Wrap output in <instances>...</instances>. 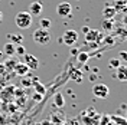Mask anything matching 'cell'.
Listing matches in <instances>:
<instances>
[{
    "instance_id": "obj_14",
    "label": "cell",
    "mask_w": 127,
    "mask_h": 125,
    "mask_svg": "<svg viewBox=\"0 0 127 125\" xmlns=\"http://www.w3.org/2000/svg\"><path fill=\"white\" fill-rule=\"evenodd\" d=\"M77 59L81 63H87L88 59H90V55H88L87 52H79V53H77Z\"/></svg>"
},
{
    "instance_id": "obj_5",
    "label": "cell",
    "mask_w": 127,
    "mask_h": 125,
    "mask_svg": "<svg viewBox=\"0 0 127 125\" xmlns=\"http://www.w3.org/2000/svg\"><path fill=\"white\" fill-rule=\"evenodd\" d=\"M72 13V6L68 1H61L58 6H56V15L59 17H68Z\"/></svg>"
},
{
    "instance_id": "obj_21",
    "label": "cell",
    "mask_w": 127,
    "mask_h": 125,
    "mask_svg": "<svg viewBox=\"0 0 127 125\" xmlns=\"http://www.w3.org/2000/svg\"><path fill=\"white\" fill-rule=\"evenodd\" d=\"M113 119H114L116 122L121 124V125H126V121H124V118H121V117H113Z\"/></svg>"
},
{
    "instance_id": "obj_7",
    "label": "cell",
    "mask_w": 127,
    "mask_h": 125,
    "mask_svg": "<svg viewBox=\"0 0 127 125\" xmlns=\"http://www.w3.org/2000/svg\"><path fill=\"white\" fill-rule=\"evenodd\" d=\"M42 10H43V4H42V1H39V0L32 1L31 4H29V13L32 16H39L42 13Z\"/></svg>"
},
{
    "instance_id": "obj_13",
    "label": "cell",
    "mask_w": 127,
    "mask_h": 125,
    "mask_svg": "<svg viewBox=\"0 0 127 125\" xmlns=\"http://www.w3.org/2000/svg\"><path fill=\"white\" fill-rule=\"evenodd\" d=\"M100 36H101V35L97 30H88L87 35H85V39H87L88 42H91V40H97V38H100Z\"/></svg>"
},
{
    "instance_id": "obj_20",
    "label": "cell",
    "mask_w": 127,
    "mask_h": 125,
    "mask_svg": "<svg viewBox=\"0 0 127 125\" xmlns=\"http://www.w3.org/2000/svg\"><path fill=\"white\" fill-rule=\"evenodd\" d=\"M35 88L39 91V94L42 95V94H45V88L42 86V83H39V82H36V85H35Z\"/></svg>"
},
{
    "instance_id": "obj_9",
    "label": "cell",
    "mask_w": 127,
    "mask_h": 125,
    "mask_svg": "<svg viewBox=\"0 0 127 125\" xmlns=\"http://www.w3.org/2000/svg\"><path fill=\"white\" fill-rule=\"evenodd\" d=\"M116 78L119 79L120 82H126V81H127V68L124 66V65H120L119 68H117Z\"/></svg>"
},
{
    "instance_id": "obj_2",
    "label": "cell",
    "mask_w": 127,
    "mask_h": 125,
    "mask_svg": "<svg viewBox=\"0 0 127 125\" xmlns=\"http://www.w3.org/2000/svg\"><path fill=\"white\" fill-rule=\"evenodd\" d=\"M32 38H33V42H35V43L45 46V45H48V43L51 42V33H49V29H42V27H39V29H36V30L33 32Z\"/></svg>"
},
{
    "instance_id": "obj_4",
    "label": "cell",
    "mask_w": 127,
    "mask_h": 125,
    "mask_svg": "<svg viewBox=\"0 0 127 125\" xmlns=\"http://www.w3.org/2000/svg\"><path fill=\"white\" fill-rule=\"evenodd\" d=\"M78 32L74 30V29H68V30H65L62 36V42L65 45H68V46H72V45H75L77 43V40H78Z\"/></svg>"
},
{
    "instance_id": "obj_8",
    "label": "cell",
    "mask_w": 127,
    "mask_h": 125,
    "mask_svg": "<svg viewBox=\"0 0 127 125\" xmlns=\"http://www.w3.org/2000/svg\"><path fill=\"white\" fill-rule=\"evenodd\" d=\"M29 68L26 66V63L20 62V63H16L15 65V72L16 75H19V76H28V73H29Z\"/></svg>"
},
{
    "instance_id": "obj_19",
    "label": "cell",
    "mask_w": 127,
    "mask_h": 125,
    "mask_svg": "<svg viewBox=\"0 0 127 125\" xmlns=\"http://www.w3.org/2000/svg\"><path fill=\"white\" fill-rule=\"evenodd\" d=\"M15 53H17V55H25V53H26V49H25L23 46H17Z\"/></svg>"
},
{
    "instance_id": "obj_12",
    "label": "cell",
    "mask_w": 127,
    "mask_h": 125,
    "mask_svg": "<svg viewBox=\"0 0 127 125\" xmlns=\"http://www.w3.org/2000/svg\"><path fill=\"white\" fill-rule=\"evenodd\" d=\"M54 102H55V105H58V108H62L64 105H65V99H64V95L61 94V92L55 94V96H54Z\"/></svg>"
},
{
    "instance_id": "obj_16",
    "label": "cell",
    "mask_w": 127,
    "mask_h": 125,
    "mask_svg": "<svg viewBox=\"0 0 127 125\" xmlns=\"http://www.w3.org/2000/svg\"><path fill=\"white\" fill-rule=\"evenodd\" d=\"M120 65H121V62H120V59H117V58H113V59H110V63H108V66L110 68H119Z\"/></svg>"
},
{
    "instance_id": "obj_22",
    "label": "cell",
    "mask_w": 127,
    "mask_h": 125,
    "mask_svg": "<svg viewBox=\"0 0 127 125\" xmlns=\"http://www.w3.org/2000/svg\"><path fill=\"white\" fill-rule=\"evenodd\" d=\"M120 56H121V59H123V61H126V53H124V52H121Z\"/></svg>"
},
{
    "instance_id": "obj_10",
    "label": "cell",
    "mask_w": 127,
    "mask_h": 125,
    "mask_svg": "<svg viewBox=\"0 0 127 125\" xmlns=\"http://www.w3.org/2000/svg\"><path fill=\"white\" fill-rule=\"evenodd\" d=\"M116 13H117V10H116V7H113V6H107L103 10V16L105 19H113L116 16Z\"/></svg>"
},
{
    "instance_id": "obj_15",
    "label": "cell",
    "mask_w": 127,
    "mask_h": 125,
    "mask_svg": "<svg viewBox=\"0 0 127 125\" xmlns=\"http://www.w3.org/2000/svg\"><path fill=\"white\" fill-rule=\"evenodd\" d=\"M51 24H52V22H51L49 19H45V17H43V19H40L39 20V26L42 27V29H49Z\"/></svg>"
},
{
    "instance_id": "obj_11",
    "label": "cell",
    "mask_w": 127,
    "mask_h": 125,
    "mask_svg": "<svg viewBox=\"0 0 127 125\" xmlns=\"http://www.w3.org/2000/svg\"><path fill=\"white\" fill-rule=\"evenodd\" d=\"M4 53L7 56H12V55H15V52H16V46L12 43V42H7L6 45H4Z\"/></svg>"
},
{
    "instance_id": "obj_18",
    "label": "cell",
    "mask_w": 127,
    "mask_h": 125,
    "mask_svg": "<svg viewBox=\"0 0 127 125\" xmlns=\"http://www.w3.org/2000/svg\"><path fill=\"white\" fill-rule=\"evenodd\" d=\"M10 39H12V42H15V43H20L22 36H20V35H12V36H10Z\"/></svg>"
},
{
    "instance_id": "obj_17",
    "label": "cell",
    "mask_w": 127,
    "mask_h": 125,
    "mask_svg": "<svg viewBox=\"0 0 127 125\" xmlns=\"http://www.w3.org/2000/svg\"><path fill=\"white\" fill-rule=\"evenodd\" d=\"M111 26H113V22H111V19H107V20H104L103 22V27L105 30H110Z\"/></svg>"
},
{
    "instance_id": "obj_3",
    "label": "cell",
    "mask_w": 127,
    "mask_h": 125,
    "mask_svg": "<svg viewBox=\"0 0 127 125\" xmlns=\"http://www.w3.org/2000/svg\"><path fill=\"white\" fill-rule=\"evenodd\" d=\"M93 94L97 98H100V99H105L110 95V89H108V86L104 85V83H95L93 86Z\"/></svg>"
},
{
    "instance_id": "obj_1",
    "label": "cell",
    "mask_w": 127,
    "mask_h": 125,
    "mask_svg": "<svg viewBox=\"0 0 127 125\" xmlns=\"http://www.w3.org/2000/svg\"><path fill=\"white\" fill-rule=\"evenodd\" d=\"M33 20V16L29 12H19L15 16V23L19 29H29Z\"/></svg>"
},
{
    "instance_id": "obj_6",
    "label": "cell",
    "mask_w": 127,
    "mask_h": 125,
    "mask_svg": "<svg viewBox=\"0 0 127 125\" xmlns=\"http://www.w3.org/2000/svg\"><path fill=\"white\" fill-rule=\"evenodd\" d=\"M23 63H26V66H28L29 69H33V70L39 68V61H38V58L31 55V53H25V62Z\"/></svg>"
},
{
    "instance_id": "obj_23",
    "label": "cell",
    "mask_w": 127,
    "mask_h": 125,
    "mask_svg": "<svg viewBox=\"0 0 127 125\" xmlns=\"http://www.w3.org/2000/svg\"><path fill=\"white\" fill-rule=\"evenodd\" d=\"M1 19H3V13L0 12V22H1Z\"/></svg>"
}]
</instances>
